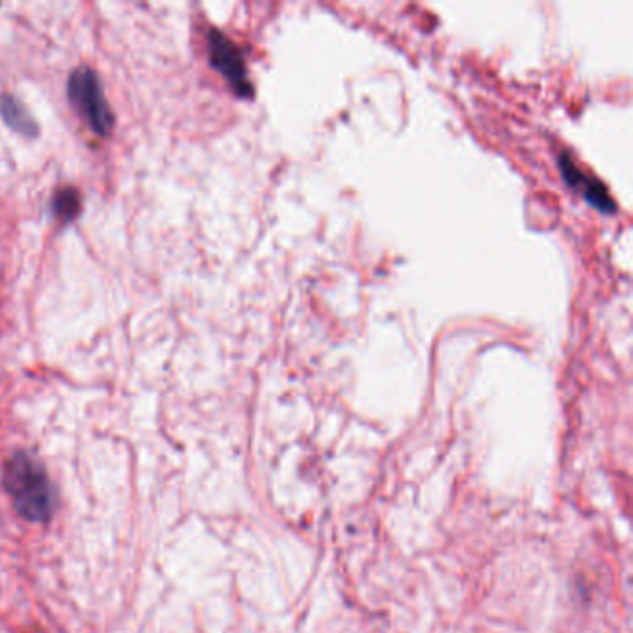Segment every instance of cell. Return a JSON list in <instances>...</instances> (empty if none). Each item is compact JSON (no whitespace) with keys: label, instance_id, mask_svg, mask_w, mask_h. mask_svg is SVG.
I'll return each mask as SVG.
<instances>
[{"label":"cell","instance_id":"obj_1","mask_svg":"<svg viewBox=\"0 0 633 633\" xmlns=\"http://www.w3.org/2000/svg\"><path fill=\"white\" fill-rule=\"evenodd\" d=\"M2 485L19 517L34 524H47L51 520L56 492L45 466L32 453H13L2 468Z\"/></svg>","mask_w":633,"mask_h":633},{"label":"cell","instance_id":"obj_2","mask_svg":"<svg viewBox=\"0 0 633 633\" xmlns=\"http://www.w3.org/2000/svg\"><path fill=\"white\" fill-rule=\"evenodd\" d=\"M67 99L88 129L106 138L116 127V116L104 95L103 82L90 65H78L67 77Z\"/></svg>","mask_w":633,"mask_h":633},{"label":"cell","instance_id":"obj_3","mask_svg":"<svg viewBox=\"0 0 633 633\" xmlns=\"http://www.w3.org/2000/svg\"><path fill=\"white\" fill-rule=\"evenodd\" d=\"M207 41L210 65L227 80V84L238 97H253V82L247 73L240 47L218 28L208 30Z\"/></svg>","mask_w":633,"mask_h":633},{"label":"cell","instance_id":"obj_4","mask_svg":"<svg viewBox=\"0 0 633 633\" xmlns=\"http://www.w3.org/2000/svg\"><path fill=\"white\" fill-rule=\"evenodd\" d=\"M559 164H561L563 179L567 181L570 188L580 192L600 212H606V214H615L617 212V203L609 194L606 184L598 181L596 177L587 175L583 169L578 168V164L570 158L569 153L561 155Z\"/></svg>","mask_w":633,"mask_h":633},{"label":"cell","instance_id":"obj_5","mask_svg":"<svg viewBox=\"0 0 633 633\" xmlns=\"http://www.w3.org/2000/svg\"><path fill=\"white\" fill-rule=\"evenodd\" d=\"M0 117L8 129L19 136L34 140L39 136L38 121L30 114L26 104L13 93H0Z\"/></svg>","mask_w":633,"mask_h":633},{"label":"cell","instance_id":"obj_6","mask_svg":"<svg viewBox=\"0 0 633 633\" xmlns=\"http://www.w3.org/2000/svg\"><path fill=\"white\" fill-rule=\"evenodd\" d=\"M51 212L56 221L69 225L77 220L82 212V195L75 186L56 188L51 197Z\"/></svg>","mask_w":633,"mask_h":633}]
</instances>
